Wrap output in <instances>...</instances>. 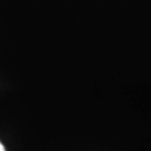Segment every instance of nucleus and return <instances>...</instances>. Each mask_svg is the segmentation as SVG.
<instances>
[{
	"mask_svg": "<svg viewBox=\"0 0 151 151\" xmlns=\"http://www.w3.org/2000/svg\"><path fill=\"white\" fill-rule=\"evenodd\" d=\"M0 151H5V149H4V145L0 143Z\"/></svg>",
	"mask_w": 151,
	"mask_h": 151,
	"instance_id": "f257e3e1",
	"label": "nucleus"
}]
</instances>
